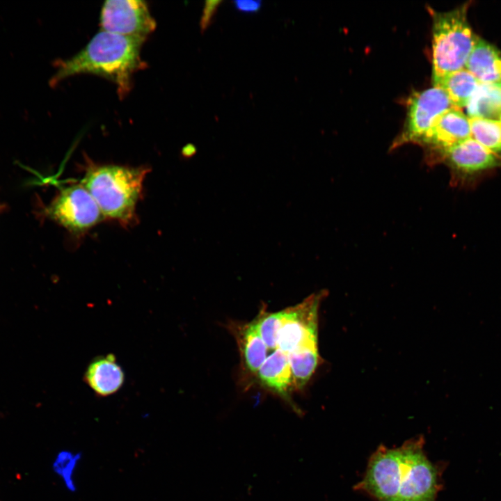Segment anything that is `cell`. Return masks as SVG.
Segmentation results:
<instances>
[{
  "mask_svg": "<svg viewBox=\"0 0 501 501\" xmlns=\"http://www.w3.org/2000/svg\"><path fill=\"white\" fill-rule=\"evenodd\" d=\"M145 39L100 31L76 55L56 62L49 84L56 86L75 74H93L114 83L123 98L132 88L134 74L145 66L141 56Z\"/></svg>",
  "mask_w": 501,
  "mask_h": 501,
  "instance_id": "2",
  "label": "cell"
},
{
  "mask_svg": "<svg viewBox=\"0 0 501 501\" xmlns=\"http://www.w3.org/2000/svg\"><path fill=\"white\" fill-rule=\"evenodd\" d=\"M262 384L287 401L293 390L292 375L287 355L276 349L269 355L257 372Z\"/></svg>",
  "mask_w": 501,
  "mask_h": 501,
  "instance_id": "13",
  "label": "cell"
},
{
  "mask_svg": "<svg viewBox=\"0 0 501 501\" xmlns=\"http://www.w3.org/2000/svg\"><path fill=\"white\" fill-rule=\"evenodd\" d=\"M232 3L235 10L246 14L257 13L262 6V1L260 0H236Z\"/></svg>",
  "mask_w": 501,
  "mask_h": 501,
  "instance_id": "22",
  "label": "cell"
},
{
  "mask_svg": "<svg viewBox=\"0 0 501 501\" xmlns=\"http://www.w3.org/2000/svg\"><path fill=\"white\" fill-rule=\"evenodd\" d=\"M230 328L237 341L246 368L257 374L267 357L268 348L253 323L232 324Z\"/></svg>",
  "mask_w": 501,
  "mask_h": 501,
  "instance_id": "14",
  "label": "cell"
},
{
  "mask_svg": "<svg viewBox=\"0 0 501 501\" xmlns=\"http://www.w3.org/2000/svg\"><path fill=\"white\" fill-rule=\"evenodd\" d=\"M101 31L146 38L156 29V22L145 1L109 0L100 14Z\"/></svg>",
  "mask_w": 501,
  "mask_h": 501,
  "instance_id": "8",
  "label": "cell"
},
{
  "mask_svg": "<svg viewBox=\"0 0 501 501\" xmlns=\"http://www.w3.org/2000/svg\"><path fill=\"white\" fill-rule=\"evenodd\" d=\"M466 3L452 10H431L432 78L434 84L446 75L465 68L476 36L469 24Z\"/></svg>",
  "mask_w": 501,
  "mask_h": 501,
  "instance_id": "4",
  "label": "cell"
},
{
  "mask_svg": "<svg viewBox=\"0 0 501 501\" xmlns=\"http://www.w3.org/2000/svg\"><path fill=\"white\" fill-rule=\"evenodd\" d=\"M222 1H206L202 10V14L200 22L201 33H203L211 25L213 19L218 10Z\"/></svg>",
  "mask_w": 501,
  "mask_h": 501,
  "instance_id": "21",
  "label": "cell"
},
{
  "mask_svg": "<svg viewBox=\"0 0 501 501\" xmlns=\"http://www.w3.org/2000/svg\"><path fill=\"white\" fill-rule=\"evenodd\" d=\"M283 311L269 312L262 309L252 322L268 349H277V335Z\"/></svg>",
  "mask_w": 501,
  "mask_h": 501,
  "instance_id": "19",
  "label": "cell"
},
{
  "mask_svg": "<svg viewBox=\"0 0 501 501\" xmlns=\"http://www.w3.org/2000/svg\"><path fill=\"white\" fill-rule=\"evenodd\" d=\"M465 68L480 83L501 84V51L477 37Z\"/></svg>",
  "mask_w": 501,
  "mask_h": 501,
  "instance_id": "12",
  "label": "cell"
},
{
  "mask_svg": "<svg viewBox=\"0 0 501 501\" xmlns=\"http://www.w3.org/2000/svg\"><path fill=\"white\" fill-rule=\"evenodd\" d=\"M326 291L312 294L301 303L283 311L277 335V349L288 354L318 348V313Z\"/></svg>",
  "mask_w": 501,
  "mask_h": 501,
  "instance_id": "5",
  "label": "cell"
},
{
  "mask_svg": "<svg viewBox=\"0 0 501 501\" xmlns=\"http://www.w3.org/2000/svg\"><path fill=\"white\" fill-rule=\"evenodd\" d=\"M47 214L74 232L93 227L104 217L97 202L82 184L62 189L48 207Z\"/></svg>",
  "mask_w": 501,
  "mask_h": 501,
  "instance_id": "6",
  "label": "cell"
},
{
  "mask_svg": "<svg viewBox=\"0 0 501 501\" xmlns=\"http://www.w3.org/2000/svg\"><path fill=\"white\" fill-rule=\"evenodd\" d=\"M287 355L292 375L293 389L302 390L322 362L319 349H300Z\"/></svg>",
  "mask_w": 501,
  "mask_h": 501,
  "instance_id": "17",
  "label": "cell"
},
{
  "mask_svg": "<svg viewBox=\"0 0 501 501\" xmlns=\"http://www.w3.org/2000/svg\"><path fill=\"white\" fill-rule=\"evenodd\" d=\"M423 447L422 436L396 448L379 446L356 488L379 501H436L441 472Z\"/></svg>",
  "mask_w": 501,
  "mask_h": 501,
  "instance_id": "1",
  "label": "cell"
},
{
  "mask_svg": "<svg viewBox=\"0 0 501 501\" xmlns=\"http://www.w3.org/2000/svg\"><path fill=\"white\" fill-rule=\"evenodd\" d=\"M454 107L446 93L434 86L413 93L408 100L407 114L403 130L393 147L408 143H418L436 119Z\"/></svg>",
  "mask_w": 501,
  "mask_h": 501,
  "instance_id": "7",
  "label": "cell"
},
{
  "mask_svg": "<svg viewBox=\"0 0 501 501\" xmlns=\"http://www.w3.org/2000/svg\"><path fill=\"white\" fill-rule=\"evenodd\" d=\"M479 82L466 68L452 72L434 86L440 88L447 95L452 104L458 109L465 107Z\"/></svg>",
  "mask_w": 501,
  "mask_h": 501,
  "instance_id": "16",
  "label": "cell"
},
{
  "mask_svg": "<svg viewBox=\"0 0 501 501\" xmlns=\"http://www.w3.org/2000/svg\"><path fill=\"white\" fill-rule=\"evenodd\" d=\"M81 458V452L74 454L70 451L63 450L59 452L53 464L55 472L62 477L66 488L72 492L77 489L73 475Z\"/></svg>",
  "mask_w": 501,
  "mask_h": 501,
  "instance_id": "20",
  "label": "cell"
},
{
  "mask_svg": "<svg viewBox=\"0 0 501 501\" xmlns=\"http://www.w3.org/2000/svg\"><path fill=\"white\" fill-rule=\"evenodd\" d=\"M149 171L145 167L92 164L87 166L82 185L104 217L127 225L135 218L143 180Z\"/></svg>",
  "mask_w": 501,
  "mask_h": 501,
  "instance_id": "3",
  "label": "cell"
},
{
  "mask_svg": "<svg viewBox=\"0 0 501 501\" xmlns=\"http://www.w3.org/2000/svg\"><path fill=\"white\" fill-rule=\"evenodd\" d=\"M438 154L450 167L461 173L479 172L495 167L501 161L498 157L472 136L438 152Z\"/></svg>",
  "mask_w": 501,
  "mask_h": 501,
  "instance_id": "10",
  "label": "cell"
},
{
  "mask_svg": "<svg viewBox=\"0 0 501 501\" xmlns=\"http://www.w3.org/2000/svg\"><path fill=\"white\" fill-rule=\"evenodd\" d=\"M471 136L499 158L501 157V121L470 119Z\"/></svg>",
  "mask_w": 501,
  "mask_h": 501,
  "instance_id": "18",
  "label": "cell"
},
{
  "mask_svg": "<svg viewBox=\"0 0 501 501\" xmlns=\"http://www.w3.org/2000/svg\"><path fill=\"white\" fill-rule=\"evenodd\" d=\"M471 137L470 119L460 109L452 107L441 114L418 143L440 152Z\"/></svg>",
  "mask_w": 501,
  "mask_h": 501,
  "instance_id": "9",
  "label": "cell"
},
{
  "mask_svg": "<svg viewBox=\"0 0 501 501\" xmlns=\"http://www.w3.org/2000/svg\"><path fill=\"white\" fill-rule=\"evenodd\" d=\"M466 107L469 119L501 121V84L479 82Z\"/></svg>",
  "mask_w": 501,
  "mask_h": 501,
  "instance_id": "15",
  "label": "cell"
},
{
  "mask_svg": "<svg viewBox=\"0 0 501 501\" xmlns=\"http://www.w3.org/2000/svg\"><path fill=\"white\" fill-rule=\"evenodd\" d=\"M184 152L188 156L193 155L196 152V148L193 145H190L185 148Z\"/></svg>",
  "mask_w": 501,
  "mask_h": 501,
  "instance_id": "23",
  "label": "cell"
},
{
  "mask_svg": "<svg viewBox=\"0 0 501 501\" xmlns=\"http://www.w3.org/2000/svg\"><path fill=\"white\" fill-rule=\"evenodd\" d=\"M84 379L96 395L106 397L121 388L125 381V374L115 356L109 353L91 361Z\"/></svg>",
  "mask_w": 501,
  "mask_h": 501,
  "instance_id": "11",
  "label": "cell"
}]
</instances>
